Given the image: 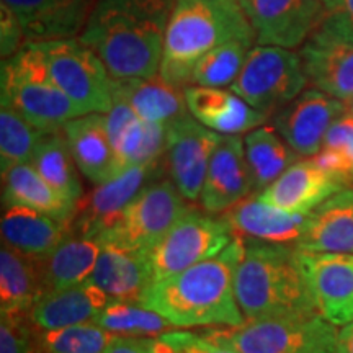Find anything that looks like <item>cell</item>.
Masks as SVG:
<instances>
[{
    "mask_svg": "<svg viewBox=\"0 0 353 353\" xmlns=\"http://www.w3.org/2000/svg\"><path fill=\"white\" fill-rule=\"evenodd\" d=\"M175 0H97L81 41L97 52L113 79L157 76Z\"/></svg>",
    "mask_w": 353,
    "mask_h": 353,
    "instance_id": "cell-1",
    "label": "cell"
},
{
    "mask_svg": "<svg viewBox=\"0 0 353 353\" xmlns=\"http://www.w3.org/2000/svg\"><path fill=\"white\" fill-rule=\"evenodd\" d=\"M242 242L234 239L214 257L154 281L141 304L164 316L174 327H223L245 322L234 290Z\"/></svg>",
    "mask_w": 353,
    "mask_h": 353,
    "instance_id": "cell-2",
    "label": "cell"
},
{
    "mask_svg": "<svg viewBox=\"0 0 353 353\" xmlns=\"http://www.w3.org/2000/svg\"><path fill=\"white\" fill-rule=\"evenodd\" d=\"M239 241L234 290L245 321L319 312L296 247Z\"/></svg>",
    "mask_w": 353,
    "mask_h": 353,
    "instance_id": "cell-3",
    "label": "cell"
},
{
    "mask_svg": "<svg viewBox=\"0 0 353 353\" xmlns=\"http://www.w3.org/2000/svg\"><path fill=\"white\" fill-rule=\"evenodd\" d=\"M236 39L257 43L241 0H175L159 74L175 85L187 87L200 57Z\"/></svg>",
    "mask_w": 353,
    "mask_h": 353,
    "instance_id": "cell-4",
    "label": "cell"
},
{
    "mask_svg": "<svg viewBox=\"0 0 353 353\" xmlns=\"http://www.w3.org/2000/svg\"><path fill=\"white\" fill-rule=\"evenodd\" d=\"M2 105L10 107L43 132L63 131L65 123L81 117L72 100L54 82L46 57L34 43H26L2 61Z\"/></svg>",
    "mask_w": 353,
    "mask_h": 353,
    "instance_id": "cell-5",
    "label": "cell"
},
{
    "mask_svg": "<svg viewBox=\"0 0 353 353\" xmlns=\"http://www.w3.org/2000/svg\"><path fill=\"white\" fill-rule=\"evenodd\" d=\"M201 334L239 353H339L337 325L319 312L206 327Z\"/></svg>",
    "mask_w": 353,
    "mask_h": 353,
    "instance_id": "cell-6",
    "label": "cell"
},
{
    "mask_svg": "<svg viewBox=\"0 0 353 353\" xmlns=\"http://www.w3.org/2000/svg\"><path fill=\"white\" fill-rule=\"evenodd\" d=\"M306 83L307 76L299 52L273 44H257L249 51L231 90L250 107L272 118L296 99Z\"/></svg>",
    "mask_w": 353,
    "mask_h": 353,
    "instance_id": "cell-7",
    "label": "cell"
},
{
    "mask_svg": "<svg viewBox=\"0 0 353 353\" xmlns=\"http://www.w3.org/2000/svg\"><path fill=\"white\" fill-rule=\"evenodd\" d=\"M46 57L54 82L81 114L108 113L113 107V77L81 38L34 43Z\"/></svg>",
    "mask_w": 353,
    "mask_h": 353,
    "instance_id": "cell-8",
    "label": "cell"
},
{
    "mask_svg": "<svg viewBox=\"0 0 353 353\" xmlns=\"http://www.w3.org/2000/svg\"><path fill=\"white\" fill-rule=\"evenodd\" d=\"M190 203L170 179L161 176L141 190L99 241L148 252L192 210Z\"/></svg>",
    "mask_w": 353,
    "mask_h": 353,
    "instance_id": "cell-9",
    "label": "cell"
},
{
    "mask_svg": "<svg viewBox=\"0 0 353 353\" xmlns=\"http://www.w3.org/2000/svg\"><path fill=\"white\" fill-rule=\"evenodd\" d=\"M232 241L234 236L223 216L216 218L213 213H203L192 206V210L148 250L152 280H164L192 265L214 257Z\"/></svg>",
    "mask_w": 353,
    "mask_h": 353,
    "instance_id": "cell-10",
    "label": "cell"
},
{
    "mask_svg": "<svg viewBox=\"0 0 353 353\" xmlns=\"http://www.w3.org/2000/svg\"><path fill=\"white\" fill-rule=\"evenodd\" d=\"M223 134L203 126L192 114L167 125L164 170L188 201L200 198L211 156Z\"/></svg>",
    "mask_w": 353,
    "mask_h": 353,
    "instance_id": "cell-11",
    "label": "cell"
},
{
    "mask_svg": "<svg viewBox=\"0 0 353 353\" xmlns=\"http://www.w3.org/2000/svg\"><path fill=\"white\" fill-rule=\"evenodd\" d=\"M164 162L132 165L108 182L97 185L77 203L69 231L97 237L112 226L136 195L164 174Z\"/></svg>",
    "mask_w": 353,
    "mask_h": 353,
    "instance_id": "cell-12",
    "label": "cell"
},
{
    "mask_svg": "<svg viewBox=\"0 0 353 353\" xmlns=\"http://www.w3.org/2000/svg\"><path fill=\"white\" fill-rule=\"evenodd\" d=\"M345 101L319 88H304L296 99L272 117V126L299 156H314L321 151L325 134L342 114Z\"/></svg>",
    "mask_w": 353,
    "mask_h": 353,
    "instance_id": "cell-13",
    "label": "cell"
},
{
    "mask_svg": "<svg viewBox=\"0 0 353 353\" xmlns=\"http://www.w3.org/2000/svg\"><path fill=\"white\" fill-rule=\"evenodd\" d=\"M317 311L337 327L353 322V254L298 250Z\"/></svg>",
    "mask_w": 353,
    "mask_h": 353,
    "instance_id": "cell-14",
    "label": "cell"
},
{
    "mask_svg": "<svg viewBox=\"0 0 353 353\" xmlns=\"http://www.w3.org/2000/svg\"><path fill=\"white\" fill-rule=\"evenodd\" d=\"M244 141L239 134H223L211 156L200 203L208 213L219 214L254 193Z\"/></svg>",
    "mask_w": 353,
    "mask_h": 353,
    "instance_id": "cell-15",
    "label": "cell"
},
{
    "mask_svg": "<svg viewBox=\"0 0 353 353\" xmlns=\"http://www.w3.org/2000/svg\"><path fill=\"white\" fill-rule=\"evenodd\" d=\"M223 218L234 239L296 247L307 226L309 213H291L263 201L260 195H249L224 211Z\"/></svg>",
    "mask_w": 353,
    "mask_h": 353,
    "instance_id": "cell-16",
    "label": "cell"
},
{
    "mask_svg": "<svg viewBox=\"0 0 353 353\" xmlns=\"http://www.w3.org/2000/svg\"><path fill=\"white\" fill-rule=\"evenodd\" d=\"M307 82L342 101L353 100V43L316 28L299 51Z\"/></svg>",
    "mask_w": 353,
    "mask_h": 353,
    "instance_id": "cell-17",
    "label": "cell"
},
{
    "mask_svg": "<svg viewBox=\"0 0 353 353\" xmlns=\"http://www.w3.org/2000/svg\"><path fill=\"white\" fill-rule=\"evenodd\" d=\"M105 114L118 175L132 165L162 161L167 144V125L143 120L121 100H113L112 110Z\"/></svg>",
    "mask_w": 353,
    "mask_h": 353,
    "instance_id": "cell-18",
    "label": "cell"
},
{
    "mask_svg": "<svg viewBox=\"0 0 353 353\" xmlns=\"http://www.w3.org/2000/svg\"><path fill=\"white\" fill-rule=\"evenodd\" d=\"M19 17L26 43L79 38L97 0H2Z\"/></svg>",
    "mask_w": 353,
    "mask_h": 353,
    "instance_id": "cell-19",
    "label": "cell"
},
{
    "mask_svg": "<svg viewBox=\"0 0 353 353\" xmlns=\"http://www.w3.org/2000/svg\"><path fill=\"white\" fill-rule=\"evenodd\" d=\"M100 244V255L88 281L105 291L110 299L141 303L154 281L148 252L114 242Z\"/></svg>",
    "mask_w": 353,
    "mask_h": 353,
    "instance_id": "cell-20",
    "label": "cell"
},
{
    "mask_svg": "<svg viewBox=\"0 0 353 353\" xmlns=\"http://www.w3.org/2000/svg\"><path fill=\"white\" fill-rule=\"evenodd\" d=\"M343 187L341 180L319 169L309 159L290 165L270 187L260 192V198L291 213H311Z\"/></svg>",
    "mask_w": 353,
    "mask_h": 353,
    "instance_id": "cell-21",
    "label": "cell"
},
{
    "mask_svg": "<svg viewBox=\"0 0 353 353\" xmlns=\"http://www.w3.org/2000/svg\"><path fill=\"white\" fill-rule=\"evenodd\" d=\"M185 99L190 114L219 134H242L268 120L267 114L250 107L232 90L219 87L187 85Z\"/></svg>",
    "mask_w": 353,
    "mask_h": 353,
    "instance_id": "cell-22",
    "label": "cell"
},
{
    "mask_svg": "<svg viewBox=\"0 0 353 353\" xmlns=\"http://www.w3.org/2000/svg\"><path fill=\"white\" fill-rule=\"evenodd\" d=\"M74 161L88 182L100 185L118 175L117 159L107 128V114L87 113L63 128Z\"/></svg>",
    "mask_w": 353,
    "mask_h": 353,
    "instance_id": "cell-23",
    "label": "cell"
},
{
    "mask_svg": "<svg viewBox=\"0 0 353 353\" xmlns=\"http://www.w3.org/2000/svg\"><path fill=\"white\" fill-rule=\"evenodd\" d=\"M110 303L108 294L90 281L44 293L28 312L38 330H52L94 322Z\"/></svg>",
    "mask_w": 353,
    "mask_h": 353,
    "instance_id": "cell-24",
    "label": "cell"
},
{
    "mask_svg": "<svg viewBox=\"0 0 353 353\" xmlns=\"http://www.w3.org/2000/svg\"><path fill=\"white\" fill-rule=\"evenodd\" d=\"M298 250L353 254V188H343L309 213Z\"/></svg>",
    "mask_w": 353,
    "mask_h": 353,
    "instance_id": "cell-25",
    "label": "cell"
},
{
    "mask_svg": "<svg viewBox=\"0 0 353 353\" xmlns=\"http://www.w3.org/2000/svg\"><path fill=\"white\" fill-rule=\"evenodd\" d=\"M113 100L125 101L143 120L162 125L190 114L185 87L165 81L161 74L148 79H113Z\"/></svg>",
    "mask_w": 353,
    "mask_h": 353,
    "instance_id": "cell-26",
    "label": "cell"
},
{
    "mask_svg": "<svg viewBox=\"0 0 353 353\" xmlns=\"http://www.w3.org/2000/svg\"><path fill=\"white\" fill-rule=\"evenodd\" d=\"M259 44L301 46L314 32L304 15L301 0H241Z\"/></svg>",
    "mask_w": 353,
    "mask_h": 353,
    "instance_id": "cell-27",
    "label": "cell"
},
{
    "mask_svg": "<svg viewBox=\"0 0 353 353\" xmlns=\"http://www.w3.org/2000/svg\"><path fill=\"white\" fill-rule=\"evenodd\" d=\"M3 244L30 257L44 260L68 236L69 224L23 205L3 206L0 221Z\"/></svg>",
    "mask_w": 353,
    "mask_h": 353,
    "instance_id": "cell-28",
    "label": "cell"
},
{
    "mask_svg": "<svg viewBox=\"0 0 353 353\" xmlns=\"http://www.w3.org/2000/svg\"><path fill=\"white\" fill-rule=\"evenodd\" d=\"M44 294L43 263L3 244L0 249V312L28 314Z\"/></svg>",
    "mask_w": 353,
    "mask_h": 353,
    "instance_id": "cell-29",
    "label": "cell"
},
{
    "mask_svg": "<svg viewBox=\"0 0 353 353\" xmlns=\"http://www.w3.org/2000/svg\"><path fill=\"white\" fill-rule=\"evenodd\" d=\"M3 206L23 205L51 216L61 223H72L77 203L56 192L28 162L17 164L2 172Z\"/></svg>",
    "mask_w": 353,
    "mask_h": 353,
    "instance_id": "cell-30",
    "label": "cell"
},
{
    "mask_svg": "<svg viewBox=\"0 0 353 353\" xmlns=\"http://www.w3.org/2000/svg\"><path fill=\"white\" fill-rule=\"evenodd\" d=\"M101 244L97 237H85L76 232L59 242L43 263L44 293L83 283L94 272Z\"/></svg>",
    "mask_w": 353,
    "mask_h": 353,
    "instance_id": "cell-31",
    "label": "cell"
},
{
    "mask_svg": "<svg viewBox=\"0 0 353 353\" xmlns=\"http://www.w3.org/2000/svg\"><path fill=\"white\" fill-rule=\"evenodd\" d=\"M39 175L68 200L79 203L83 193L79 167L64 131L44 132L30 161Z\"/></svg>",
    "mask_w": 353,
    "mask_h": 353,
    "instance_id": "cell-32",
    "label": "cell"
},
{
    "mask_svg": "<svg viewBox=\"0 0 353 353\" xmlns=\"http://www.w3.org/2000/svg\"><path fill=\"white\" fill-rule=\"evenodd\" d=\"M245 157L255 190H265L298 162L299 154L278 134L273 126H259L244 138Z\"/></svg>",
    "mask_w": 353,
    "mask_h": 353,
    "instance_id": "cell-33",
    "label": "cell"
},
{
    "mask_svg": "<svg viewBox=\"0 0 353 353\" xmlns=\"http://www.w3.org/2000/svg\"><path fill=\"white\" fill-rule=\"evenodd\" d=\"M94 324L114 335L131 337H156L159 334L175 329L164 316L145 307L139 301L121 299H110V303L94 319Z\"/></svg>",
    "mask_w": 353,
    "mask_h": 353,
    "instance_id": "cell-34",
    "label": "cell"
},
{
    "mask_svg": "<svg viewBox=\"0 0 353 353\" xmlns=\"http://www.w3.org/2000/svg\"><path fill=\"white\" fill-rule=\"evenodd\" d=\"M254 44L247 41H229L214 48L198 59L192 72L190 85L226 87L232 85L241 74Z\"/></svg>",
    "mask_w": 353,
    "mask_h": 353,
    "instance_id": "cell-35",
    "label": "cell"
},
{
    "mask_svg": "<svg viewBox=\"0 0 353 353\" xmlns=\"http://www.w3.org/2000/svg\"><path fill=\"white\" fill-rule=\"evenodd\" d=\"M44 134L10 107L0 110V167L6 172L17 164L32 161L34 149Z\"/></svg>",
    "mask_w": 353,
    "mask_h": 353,
    "instance_id": "cell-36",
    "label": "cell"
},
{
    "mask_svg": "<svg viewBox=\"0 0 353 353\" xmlns=\"http://www.w3.org/2000/svg\"><path fill=\"white\" fill-rule=\"evenodd\" d=\"M113 339L114 334L94 322L38 330L39 353H105Z\"/></svg>",
    "mask_w": 353,
    "mask_h": 353,
    "instance_id": "cell-37",
    "label": "cell"
},
{
    "mask_svg": "<svg viewBox=\"0 0 353 353\" xmlns=\"http://www.w3.org/2000/svg\"><path fill=\"white\" fill-rule=\"evenodd\" d=\"M145 347L149 353H239L210 341L201 332H185L174 329L156 337H145Z\"/></svg>",
    "mask_w": 353,
    "mask_h": 353,
    "instance_id": "cell-38",
    "label": "cell"
},
{
    "mask_svg": "<svg viewBox=\"0 0 353 353\" xmlns=\"http://www.w3.org/2000/svg\"><path fill=\"white\" fill-rule=\"evenodd\" d=\"M0 353H39L38 329L28 314H2Z\"/></svg>",
    "mask_w": 353,
    "mask_h": 353,
    "instance_id": "cell-39",
    "label": "cell"
},
{
    "mask_svg": "<svg viewBox=\"0 0 353 353\" xmlns=\"http://www.w3.org/2000/svg\"><path fill=\"white\" fill-rule=\"evenodd\" d=\"M317 28L353 43V0H325Z\"/></svg>",
    "mask_w": 353,
    "mask_h": 353,
    "instance_id": "cell-40",
    "label": "cell"
},
{
    "mask_svg": "<svg viewBox=\"0 0 353 353\" xmlns=\"http://www.w3.org/2000/svg\"><path fill=\"white\" fill-rule=\"evenodd\" d=\"M25 44V32L19 17L7 3L0 2V52H2V59H7L19 52Z\"/></svg>",
    "mask_w": 353,
    "mask_h": 353,
    "instance_id": "cell-41",
    "label": "cell"
},
{
    "mask_svg": "<svg viewBox=\"0 0 353 353\" xmlns=\"http://www.w3.org/2000/svg\"><path fill=\"white\" fill-rule=\"evenodd\" d=\"M311 161L319 169L341 180L343 185L353 182V159L342 149L322 145L321 151L316 152Z\"/></svg>",
    "mask_w": 353,
    "mask_h": 353,
    "instance_id": "cell-42",
    "label": "cell"
},
{
    "mask_svg": "<svg viewBox=\"0 0 353 353\" xmlns=\"http://www.w3.org/2000/svg\"><path fill=\"white\" fill-rule=\"evenodd\" d=\"M322 145L342 149V151H345L348 156L353 159V114L343 113L342 117L330 126Z\"/></svg>",
    "mask_w": 353,
    "mask_h": 353,
    "instance_id": "cell-43",
    "label": "cell"
},
{
    "mask_svg": "<svg viewBox=\"0 0 353 353\" xmlns=\"http://www.w3.org/2000/svg\"><path fill=\"white\" fill-rule=\"evenodd\" d=\"M105 353H149L145 347V337H131V335H114Z\"/></svg>",
    "mask_w": 353,
    "mask_h": 353,
    "instance_id": "cell-44",
    "label": "cell"
},
{
    "mask_svg": "<svg viewBox=\"0 0 353 353\" xmlns=\"http://www.w3.org/2000/svg\"><path fill=\"white\" fill-rule=\"evenodd\" d=\"M324 3L325 0H301L304 15H306L309 23L312 25L314 30L319 26L322 12H324Z\"/></svg>",
    "mask_w": 353,
    "mask_h": 353,
    "instance_id": "cell-45",
    "label": "cell"
},
{
    "mask_svg": "<svg viewBox=\"0 0 353 353\" xmlns=\"http://www.w3.org/2000/svg\"><path fill=\"white\" fill-rule=\"evenodd\" d=\"M339 353H353V322L339 332Z\"/></svg>",
    "mask_w": 353,
    "mask_h": 353,
    "instance_id": "cell-46",
    "label": "cell"
},
{
    "mask_svg": "<svg viewBox=\"0 0 353 353\" xmlns=\"http://www.w3.org/2000/svg\"><path fill=\"white\" fill-rule=\"evenodd\" d=\"M352 114H353V100H352Z\"/></svg>",
    "mask_w": 353,
    "mask_h": 353,
    "instance_id": "cell-47",
    "label": "cell"
}]
</instances>
